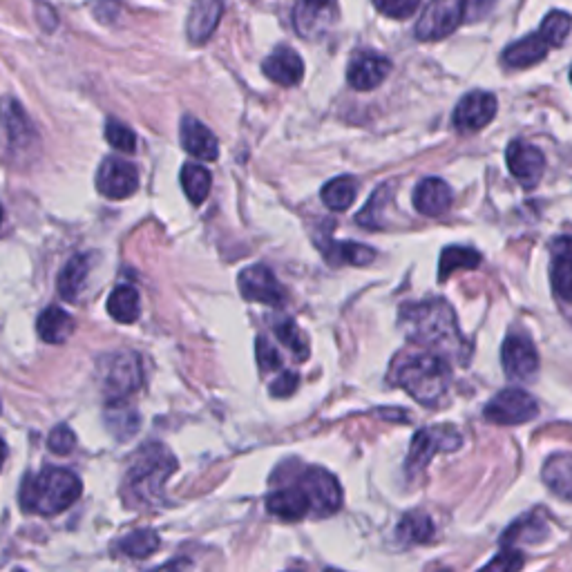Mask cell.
Segmentation results:
<instances>
[{
    "mask_svg": "<svg viewBox=\"0 0 572 572\" xmlns=\"http://www.w3.org/2000/svg\"><path fill=\"white\" fill-rule=\"evenodd\" d=\"M400 327L405 329L407 338H412L418 345L438 347L452 351V354H459L465 347L454 311L445 300L434 298L405 304L400 309Z\"/></svg>",
    "mask_w": 572,
    "mask_h": 572,
    "instance_id": "6da1fadb",
    "label": "cell"
},
{
    "mask_svg": "<svg viewBox=\"0 0 572 572\" xmlns=\"http://www.w3.org/2000/svg\"><path fill=\"white\" fill-rule=\"evenodd\" d=\"M81 479L63 467H47V470L25 476L21 485V508L25 512L52 517L68 510L81 497Z\"/></svg>",
    "mask_w": 572,
    "mask_h": 572,
    "instance_id": "7a4b0ae2",
    "label": "cell"
},
{
    "mask_svg": "<svg viewBox=\"0 0 572 572\" xmlns=\"http://www.w3.org/2000/svg\"><path fill=\"white\" fill-rule=\"evenodd\" d=\"M452 371L441 354H418L396 371V383L421 405H436L450 389Z\"/></svg>",
    "mask_w": 572,
    "mask_h": 572,
    "instance_id": "3957f363",
    "label": "cell"
},
{
    "mask_svg": "<svg viewBox=\"0 0 572 572\" xmlns=\"http://www.w3.org/2000/svg\"><path fill=\"white\" fill-rule=\"evenodd\" d=\"M175 470V456L164 445H146L137 454V459L128 472V492L135 497L137 503L157 505L161 501L166 481Z\"/></svg>",
    "mask_w": 572,
    "mask_h": 572,
    "instance_id": "277c9868",
    "label": "cell"
},
{
    "mask_svg": "<svg viewBox=\"0 0 572 572\" xmlns=\"http://www.w3.org/2000/svg\"><path fill=\"white\" fill-rule=\"evenodd\" d=\"M99 374L103 389L112 398H128L143 385V365L141 358L132 351L110 354L99 360Z\"/></svg>",
    "mask_w": 572,
    "mask_h": 572,
    "instance_id": "5b68a950",
    "label": "cell"
},
{
    "mask_svg": "<svg viewBox=\"0 0 572 572\" xmlns=\"http://www.w3.org/2000/svg\"><path fill=\"white\" fill-rule=\"evenodd\" d=\"M467 0H429L416 25L418 41H441L463 23Z\"/></svg>",
    "mask_w": 572,
    "mask_h": 572,
    "instance_id": "8992f818",
    "label": "cell"
},
{
    "mask_svg": "<svg viewBox=\"0 0 572 572\" xmlns=\"http://www.w3.org/2000/svg\"><path fill=\"white\" fill-rule=\"evenodd\" d=\"M539 414L537 400L523 389L510 387L494 396L485 407V421L494 425H523Z\"/></svg>",
    "mask_w": 572,
    "mask_h": 572,
    "instance_id": "52a82bcc",
    "label": "cell"
},
{
    "mask_svg": "<svg viewBox=\"0 0 572 572\" xmlns=\"http://www.w3.org/2000/svg\"><path fill=\"white\" fill-rule=\"evenodd\" d=\"M456 447H461V434L456 432L450 425L441 427H427L416 432L412 447H409L407 456V472L416 474L421 472L423 467L432 461V456L436 452H452Z\"/></svg>",
    "mask_w": 572,
    "mask_h": 572,
    "instance_id": "ba28073f",
    "label": "cell"
},
{
    "mask_svg": "<svg viewBox=\"0 0 572 572\" xmlns=\"http://www.w3.org/2000/svg\"><path fill=\"white\" fill-rule=\"evenodd\" d=\"M298 483L300 488L307 492L313 514H318V517H329V514L340 510L342 505L340 483L336 481V476L329 474L327 470L309 467V470L300 476Z\"/></svg>",
    "mask_w": 572,
    "mask_h": 572,
    "instance_id": "9c48e42d",
    "label": "cell"
},
{
    "mask_svg": "<svg viewBox=\"0 0 572 572\" xmlns=\"http://www.w3.org/2000/svg\"><path fill=\"white\" fill-rule=\"evenodd\" d=\"M97 188L108 199H126L137 193L139 170L126 159L106 157L97 173Z\"/></svg>",
    "mask_w": 572,
    "mask_h": 572,
    "instance_id": "30bf717a",
    "label": "cell"
},
{
    "mask_svg": "<svg viewBox=\"0 0 572 572\" xmlns=\"http://www.w3.org/2000/svg\"><path fill=\"white\" fill-rule=\"evenodd\" d=\"M237 284H240V293L244 295V300L269 304V307H284L286 302L284 286L278 282L271 269H266V266H251V269H244Z\"/></svg>",
    "mask_w": 572,
    "mask_h": 572,
    "instance_id": "8fae6325",
    "label": "cell"
},
{
    "mask_svg": "<svg viewBox=\"0 0 572 572\" xmlns=\"http://www.w3.org/2000/svg\"><path fill=\"white\" fill-rule=\"evenodd\" d=\"M501 362L505 376L512 380H530L539 371L537 349L526 336H508L501 349Z\"/></svg>",
    "mask_w": 572,
    "mask_h": 572,
    "instance_id": "7c38bea8",
    "label": "cell"
},
{
    "mask_svg": "<svg viewBox=\"0 0 572 572\" xmlns=\"http://www.w3.org/2000/svg\"><path fill=\"white\" fill-rule=\"evenodd\" d=\"M336 16V0H298L293 12V25L300 36L316 38L336 23Z\"/></svg>",
    "mask_w": 572,
    "mask_h": 572,
    "instance_id": "4fadbf2b",
    "label": "cell"
},
{
    "mask_svg": "<svg viewBox=\"0 0 572 572\" xmlns=\"http://www.w3.org/2000/svg\"><path fill=\"white\" fill-rule=\"evenodd\" d=\"M494 117H497V97L476 90L459 101L454 110V126L461 132H476L488 126Z\"/></svg>",
    "mask_w": 572,
    "mask_h": 572,
    "instance_id": "5bb4252c",
    "label": "cell"
},
{
    "mask_svg": "<svg viewBox=\"0 0 572 572\" xmlns=\"http://www.w3.org/2000/svg\"><path fill=\"white\" fill-rule=\"evenodd\" d=\"M508 168L523 188H535L546 173V157L541 150L523 141H512L505 152Z\"/></svg>",
    "mask_w": 572,
    "mask_h": 572,
    "instance_id": "9a60e30c",
    "label": "cell"
},
{
    "mask_svg": "<svg viewBox=\"0 0 572 572\" xmlns=\"http://www.w3.org/2000/svg\"><path fill=\"white\" fill-rule=\"evenodd\" d=\"M389 72H392V61L380 54L365 52V54H358L356 59L349 63L347 81L354 90L369 92V90H376L378 85L387 79Z\"/></svg>",
    "mask_w": 572,
    "mask_h": 572,
    "instance_id": "2e32d148",
    "label": "cell"
},
{
    "mask_svg": "<svg viewBox=\"0 0 572 572\" xmlns=\"http://www.w3.org/2000/svg\"><path fill=\"white\" fill-rule=\"evenodd\" d=\"M179 137H181V146H184V150L190 157L202 159V161H215L219 157L217 137L195 117L181 119Z\"/></svg>",
    "mask_w": 572,
    "mask_h": 572,
    "instance_id": "e0dca14e",
    "label": "cell"
},
{
    "mask_svg": "<svg viewBox=\"0 0 572 572\" xmlns=\"http://www.w3.org/2000/svg\"><path fill=\"white\" fill-rule=\"evenodd\" d=\"M262 70L273 83L282 85V88H293V85L302 81L304 61L291 47H278V50L269 54V59L262 63Z\"/></svg>",
    "mask_w": 572,
    "mask_h": 572,
    "instance_id": "ac0fdd59",
    "label": "cell"
},
{
    "mask_svg": "<svg viewBox=\"0 0 572 572\" xmlns=\"http://www.w3.org/2000/svg\"><path fill=\"white\" fill-rule=\"evenodd\" d=\"M452 206V188L438 177H427L418 181L414 190V208L421 215L438 217L447 213V208Z\"/></svg>",
    "mask_w": 572,
    "mask_h": 572,
    "instance_id": "d6986e66",
    "label": "cell"
},
{
    "mask_svg": "<svg viewBox=\"0 0 572 572\" xmlns=\"http://www.w3.org/2000/svg\"><path fill=\"white\" fill-rule=\"evenodd\" d=\"M224 12V0H195L188 16V38L197 45L206 43L217 30Z\"/></svg>",
    "mask_w": 572,
    "mask_h": 572,
    "instance_id": "ffe728a7",
    "label": "cell"
},
{
    "mask_svg": "<svg viewBox=\"0 0 572 572\" xmlns=\"http://www.w3.org/2000/svg\"><path fill=\"white\" fill-rule=\"evenodd\" d=\"M266 510H269L273 517H280L284 521H298L302 517H307L309 512H313L307 492L300 488V483L269 494V499H266Z\"/></svg>",
    "mask_w": 572,
    "mask_h": 572,
    "instance_id": "44dd1931",
    "label": "cell"
},
{
    "mask_svg": "<svg viewBox=\"0 0 572 572\" xmlns=\"http://www.w3.org/2000/svg\"><path fill=\"white\" fill-rule=\"evenodd\" d=\"M548 50H550V45L546 43V38H543L539 32L530 34L526 38H521V41L512 43L510 47H505L503 65H508V68L512 70L530 68V65H537L539 61L546 59Z\"/></svg>",
    "mask_w": 572,
    "mask_h": 572,
    "instance_id": "7402d4cb",
    "label": "cell"
},
{
    "mask_svg": "<svg viewBox=\"0 0 572 572\" xmlns=\"http://www.w3.org/2000/svg\"><path fill=\"white\" fill-rule=\"evenodd\" d=\"M5 132L9 150L25 152L27 148H34V143H38V135L32 121L27 119L23 108L14 101L5 108Z\"/></svg>",
    "mask_w": 572,
    "mask_h": 572,
    "instance_id": "603a6c76",
    "label": "cell"
},
{
    "mask_svg": "<svg viewBox=\"0 0 572 572\" xmlns=\"http://www.w3.org/2000/svg\"><path fill=\"white\" fill-rule=\"evenodd\" d=\"M74 327V318L61 307H47L36 322L38 336H41V340L47 342V345H63V342L72 336Z\"/></svg>",
    "mask_w": 572,
    "mask_h": 572,
    "instance_id": "cb8c5ba5",
    "label": "cell"
},
{
    "mask_svg": "<svg viewBox=\"0 0 572 572\" xmlns=\"http://www.w3.org/2000/svg\"><path fill=\"white\" fill-rule=\"evenodd\" d=\"M555 260L550 266L552 289L564 302H572V240H559L555 244Z\"/></svg>",
    "mask_w": 572,
    "mask_h": 572,
    "instance_id": "d4e9b609",
    "label": "cell"
},
{
    "mask_svg": "<svg viewBox=\"0 0 572 572\" xmlns=\"http://www.w3.org/2000/svg\"><path fill=\"white\" fill-rule=\"evenodd\" d=\"M92 271V255L90 253H81L74 255L72 260L63 266V271L59 275V293L63 300H76L85 284V278H88Z\"/></svg>",
    "mask_w": 572,
    "mask_h": 572,
    "instance_id": "484cf974",
    "label": "cell"
},
{
    "mask_svg": "<svg viewBox=\"0 0 572 572\" xmlns=\"http://www.w3.org/2000/svg\"><path fill=\"white\" fill-rule=\"evenodd\" d=\"M543 481L557 497L572 501V454H555L543 465Z\"/></svg>",
    "mask_w": 572,
    "mask_h": 572,
    "instance_id": "4316f807",
    "label": "cell"
},
{
    "mask_svg": "<svg viewBox=\"0 0 572 572\" xmlns=\"http://www.w3.org/2000/svg\"><path fill=\"white\" fill-rule=\"evenodd\" d=\"M106 307L112 320H117L121 324H132L141 313L139 291L132 284H119L117 289L110 293Z\"/></svg>",
    "mask_w": 572,
    "mask_h": 572,
    "instance_id": "83f0119b",
    "label": "cell"
},
{
    "mask_svg": "<svg viewBox=\"0 0 572 572\" xmlns=\"http://www.w3.org/2000/svg\"><path fill=\"white\" fill-rule=\"evenodd\" d=\"M106 423L119 441H126L132 434H137L139 416L135 409L126 403V398H112L106 407Z\"/></svg>",
    "mask_w": 572,
    "mask_h": 572,
    "instance_id": "f1b7e54d",
    "label": "cell"
},
{
    "mask_svg": "<svg viewBox=\"0 0 572 572\" xmlns=\"http://www.w3.org/2000/svg\"><path fill=\"white\" fill-rule=\"evenodd\" d=\"M358 184L354 177H336L322 186V202L336 213L347 211L356 202Z\"/></svg>",
    "mask_w": 572,
    "mask_h": 572,
    "instance_id": "f546056e",
    "label": "cell"
},
{
    "mask_svg": "<svg viewBox=\"0 0 572 572\" xmlns=\"http://www.w3.org/2000/svg\"><path fill=\"white\" fill-rule=\"evenodd\" d=\"M213 179L211 173L204 166L197 164H186L181 168V188H184L186 197L190 199V204H204L208 193H211Z\"/></svg>",
    "mask_w": 572,
    "mask_h": 572,
    "instance_id": "4dcf8cb0",
    "label": "cell"
},
{
    "mask_svg": "<svg viewBox=\"0 0 572 572\" xmlns=\"http://www.w3.org/2000/svg\"><path fill=\"white\" fill-rule=\"evenodd\" d=\"M324 255L331 264H351V266H367L376 260V251L369 246L354 244V242H340V244H327L324 246Z\"/></svg>",
    "mask_w": 572,
    "mask_h": 572,
    "instance_id": "1f68e13d",
    "label": "cell"
},
{
    "mask_svg": "<svg viewBox=\"0 0 572 572\" xmlns=\"http://www.w3.org/2000/svg\"><path fill=\"white\" fill-rule=\"evenodd\" d=\"M481 264V255L474 249H465V246H450L441 255V264H438V278L447 280L454 271L459 269H476Z\"/></svg>",
    "mask_w": 572,
    "mask_h": 572,
    "instance_id": "d6a6232c",
    "label": "cell"
},
{
    "mask_svg": "<svg viewBox=\"0 0 572 572\" xmlns=\"http://www.w3.org/2000/svg\"><path fill=\"white\" fill-rule=\"evenodd\" d=\"M398 539L405 543H427L434 539V523L423 512L405 514L398 523Z\"/></svg>",
    "mask_w": 572,
    "mask_h": 572,
    "instance_id": "836d02e7",
    "label": "cell"
},
{
    "mask_svg": "<svg viewBox=\"0 0 572 572\" xmlns=\"http://www.w3.org/2000/svg\"><path fill=\"white\" fill-rule=\"evenodd\" d=\"M119 550L130 559H148L159 550V535L152 530H137L119 543Z\"/></svg>",
    "mask_w": 572,
    "mask_h": 572,
    "instance_id": "e575fe53",
    "label": "cell"
},
{
    "mask_svg": "<svg viewBox=\"0 0 572 572\" xmlns=\"http://www.w3.org/2000/svg\"><path fill=\"white\" fill-rule=\"evenodd\" d=\"M546 537V523H543L541 514H528V517L519 519L517 523H512L510 530L503 535V543H517V541H541Z\"/></svg>",
    "mask_w": 572,
    "mask_h": 572,
    "instance_id": "d590c367",
    "label": "cell"
},
{
    "mask_svg": "<svg viewBox=\"0 0 572 572\" xmlns=\"http://www.w3.org/2000/svg\"><path fill=\"white\" fill-rule=\"evenodd\" d=\"M275 336H278L286 349H291V354L298 358V360H307L309 358V342L304 338V333L300 331L298 324L293 320H280L275 324Z\"/></svg>",
    "mask_w": 572,
    "mask_h": 572,
    "instance_id": "8d00e7d4",
    "label": "cell"
},
{
    "mask_svg": "<svg viewBox=\"0 0 572 572\" xmlns=\"http://www.w3.org/2000/svg\"><path fill=\"white\" fill-rule=\"evenodd\" d=\"M572 30V18L566 12H550L543 23L539 27V34L546 38V43L550 47H559L564 45V41L568 38Z\"/></svg>",
    "mask_w": 572,
    "mask_h": 572,
    "instance_id": "74e56055",
    "label": "cell"
},
{
    "mask_svg": "<svg viewBox=\"0 0 572 572\" xmlns=\"http://www.w3.org/2000/svg\"><path fill=\"white\" fill-rule=\"evenodd\" d=\"M106 139L114 150L119 152H135L137 150V137L126 123H121L117 119H108L106 123Z\"/></svg>",
    "mask_w": 572,
    "mask_h": 572,
    "instance_id": "f35d334b",
    "label": "cell"
},
{
    "mask_svg": "<svg viewBox=\"0 0 572 572\" xmlns=\"http://www.w3.org/2000/svg\"><path fill=\"white\" fill-rule=\"evenodd\" d=\"M389 199V186L378 188L374 195H371L369 204L362 208L360 215L356 217V222L365 228H378L380 226V213H383V208Z\"/></svg>",
    "mask_w": 572,
    "mask_h": 572,
    "instance_id": "ab89813d",
    "label": "cell"
},
{
    "mask_svg": "<svg viewBox=\"0 0 572 572\" xmlns=\"http://www.w3.org/2000/svg\"><path fill=\"white\" fill-rule=\"evenodd\" d=\"M371 3H374V7L383 16L403 21V18H409L416 12L418 5H421V0H371Z\"/></svg>",
    "mask_w": 572,
    "mask_h": 572,
    "instance_id": "60d3db41",
    "label": "cell"
},
{
    "mask_svg": "<svg viewBox=\"0 0 572 572\" xmlns=\"http://www.w3.org/2000/svg\"><path fill=\"white\" fill-rule=\"evenodd\" d=\"M523 561L526 559H523L519 550L508 548V550L499 552V555L494 557L488 566L481 568L479 572H521Z\"/></svg>",
    "mask_w": 572,
    "mask_h": 572,
    "instance_id": "b9f144b4",
    "label": "cell"
},
{
    "mask_svg": "<svg viewBox=\"0 0 572 572\" xmlns=\"http://www.w3.org/2000/svg\"><path fill=\"white\" fill-rule=\"evenodd\" d=\"M74 445H76L74 432H72L70 427H65V425H59L56 429H52L50 438H47V447H50V450L54 454H59V456L70 454L74 450Z\"/></svg>",
    "mask_w": 572,
    "mask_h": 572,
    "instance_id": "7bdbcfd3",
    "label": "cell"
},
{
    "mask_svg": "<svg viewBox=\"0 0 572 572\" xmlns=\"http://www.w3.org/2000/svg\"><path fill=\"white\" fill-rule=\"evenodd\" d=\"M255 347H257V351H255L257 365H260L262 371H275V369L282 367V358L278 354V349H275L271 342H266L264 338H257Z\"/></svg>",
    "mask_w": 572,
    "mask_h": 572,
    "instance_id": "ee69618b",
    "label": "cell"
},
{
    "mask_svg": "<svg viewBox=\"0 0 572 572\" xmlns=\"http://www.w3.org/2000/svg\"><path fill=\"white\" fill-rule=\"evenodd\" d=\"M298 383H300L298 374H293V371H284V374H280L278 378L273 380L271 396H275V398L291 396V394L295 392V389H298Z\"/></svg>",
    "mask_w": 572,
    "mask_h": 572,
    "instance_id": "f6af8a7d",
    "label": "cell"
},
{
    "mask_svg": "<svg viewBox=\"0 0 572 572\" xmlns=\"http://www.w3.org/2000/svg\"><path fill=\"white\" fill-rule=\"evenodd\" d=\"M494 3H497V0H467L465 16L470 18V21H479V18L490 12Z\"/></svg>",
    "mask_w": 572,
    "mask_h": 572,
    "instance_id": "bcb514c9",
    "label": "cell"
},
{
    "mask_svg": "<svg viewBox=\"0 0 572 572\" xmlns=\"http://www.w3.org/2000/svg\"><path fill=\"white\" fill-rule=\"evenodd\" d=\"M186 568H188V561L181 559V561H170V564H166L164 568H159L155 572H184Z\"/></svg>",
    "mask_w": 572,
    "mask_h": 572,
    "instance_id": "7dc6e473",
    "label": "cell"
},
{
    "mask_svg": "<svg viewBox=\"0 0 572 572\" xmlns=\"http://www.w3.org/2000/svg\"><path fill=\"white\" fill-rule=\"evenodd\" d=\"M327 572H340V570H327Z\"/></svg>",
    "mask_w": 572,
    "mask_h": 572,
    "instance_id": "c3c4849f",
    "label": "cell"
},
{
    "mask_svg": "<svg viewBox=\"0 0 572 572\" xmlns=\"http://www.w3.org/2000/svg\"><path fill=\"white\" fill-rule=\"evenodd\" d=\"M570 81H572V70H570Z\"/></svg>",
    "mask_w": 572,
    "mask_h": 572,
    "instance_id": "681fc988",
    "label": "cell"
},
{
    "mask_svg": "<svg viewBox=\"0 0 572 572\" xmlns=\"http://www.w3.org/2000/svg\"><path fill=\"white\" fill-rule=\"evenodd\" d=\"M441 572H450V570H441Z\"/></svg>",
    "mask_w": 572,
    "mask_h": 572,
    "instance_id": "f907efd6",
    "label": "cell"
},
{
    "mask_svg": "<svg viewBox=\"0 0 572 572\" xmlns=\"http://www.w3.org/2000/svg\"><path fill=\"white\" fill-rule=\"evenodd\" d=\"M293 572H300V570H293Z\"/></svg>",
    "mask_w": 572,
    "mask_h": 572,
    "instance_id": "816d5d0a",
    "label": "cell"
}]
</instances>
